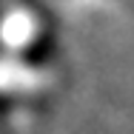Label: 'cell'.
<instances>
[{
	"mask_svg": "<svg viewBox=\"0 0 134 134\" xmlns=\"http://www.w3.org/2000/svg\"><path fill=\"white\" fill-rule=\"evenodd\" d=\"M57 52H60V46H57L54 29H37L26 43L20 46L17 63L23 69H31V71H43V69H49L54 60H57Z\"/></svg>",
	"mask_w": 134,
	"mask_h": 134,
	"instance_id": "obj_1",
	"label": "cell"
},
{
	"mask_svg": "<svg viewBox=\"0 0 134 134\" xmlns=\"http://www.w3.org/2000/svg\"><path fill=\"white\" fill-rule=\"evenodd\" d=\"M20 3V9H26L29 14L40 23V29H54V14H52V9H49V3L46 0H17Z\"/></svg>",
	"mask_w": 134,
	"mask_h": 134,
	"instance_id": "obj_2",
	"label": "cell"
},
{
	"mask_svg": "<svg viewBox=\"0 0 134 134\" xmlns=\"http://www.w3.org/2000/svg\"><path fill=\"white\" fill-rule=\"evenodd\" d=\"M17 106H20V97L14 91H9V88H0V123L9 120L17 111Z\"/></svg>",
	"mask_w": 134,
	"mask_h": 134,
	"instance_id": "obj_3",
	"label": "cell"
},
{
	"mask_svg": "<svg viewBox=\"0 0 134 134\" xmlns=\"http://www.w3.org/2000/svg\"><path fill=\"white\" fill-rule=\"evenodd\" d=\"M3 29H6V6L0 0V37H3Z\"/></svg>",
	"mask_w": 134,
	"mask_h": 134,
	"instance_id": "obj_4",
	"label": "cell"
},
{
	"mask_svg": "<svg viewBox=\"0 0 134 134\" xmlns=\"http://www.w3.org/2000/svg\"><path fill=\"white\" fill-rule=\"evenodd\" d=\"M6 52H9V49H6V40H3V37H0V60H3V57H6Z\"/></svg>",
	"mask_w": 134,
	"mask_h": 134,
	"instance_id": "obj_5",
	"label": "cell"
}]
</instances>
